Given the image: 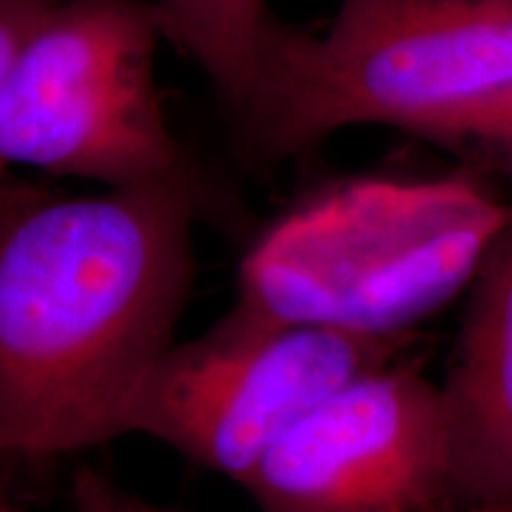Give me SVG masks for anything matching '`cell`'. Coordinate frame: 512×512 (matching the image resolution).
<instances>
[{"instance_id":"cell-1","label":"cell","mask_w":512,"mask_h":512,"mask_svg":"<svg viewBox=\"0 0 512 512\" xmlns=\"http://www.w3.org/2000/svg\"><path fill=\"white\" fill-rule=\"evenodd\" d=\"M197 185L69 195L0 188V460L114 439L121 403L171 344L195 278Z\"/></svg>"},{"instance_id":"cell-2","label":"cell","mask_w":512,"mask_h":512,"mask_svg":"<svg viewBox=\"0 0 512 512\" xmlns=\"http://www.w3.org/2000/svg\"><path fill=\"white\" fill-rule=\"evenodd\" d=\"M508 200L484 174L351 176L256 233L230 313L375 337L411 335L470 287Z\"/></svg>"},{"instance_id":"cell-3","label":"cell","mask_w":512,"mask_h":512,"mask_svg":"<svg viewBox=\"0 0 512 512\" xmlns=\"http://www.w3.org/2000/svg\"><path fill=\"white\" fill-rule=\"evenodd\" d=\"M512 83V0H342L323 34L268 24L230 114L256 159L299 157L351 126L415 136Z\"/></svg>"},{"instance_id":"cell-4","label":"cell","mask_w":512,"mask_h":512,"mask_svg":"<svg viewBox=\"0 0 512 512\" xmlns=\"http://www.w3.org/2000/svg\"><path fill=\"white\" fill-rule=\"evenodd\" d=\"M159 38L150 0H57L0 93V171L207 188L157 91Z\"/></svg>"},{"instance_id":"cell-5","label":"cell","mask_w":512,"mask_h":512,"mask_svg":"<svg viewBox=\"0 0 512 512\" xmlns=\"http://www.w3.org/2000/svg\"><path fill=\"white\" fill-rule=\"evenodd\" d=\"M408 342L411 335L264 323L228 311L140 375L121 403L114 439L150 437L242 486L313 406L396 361Z\"/></svg>"},{"instance_id":"cell-6","label":"cell","mask_w":512,"mask_h":512,"mask_svg":"<svg viewBox=\"0 0 512 512\" xmlns=\"http://www.w3.org/2000/svg\"><path fill=\"white\" fill-rule=\"evenodd\" d=\"M242 489L259 512H415L460 503L441 387L396 361L354 377L313 406Z\"/></svg>"},{"instance_id":"cell-7","label":"cell","mask_w":512,"mask_h":512,"mask_svg":"<svg viewBox=\"0 0 512 512\" xmlns=\"http://www.w3.org/2000/svg\"><path fill=\"white\" fill-rule=\"evenodd\" d=\"M439 384L460 503L512 512V197L482 256Z\"/></svg>"},{"instance_id":"cell-8","label":"cell","mask_w":512,"mask_h":512,"mask_svg":"<svg viewBox=\"0 0 512 512\" xmlns=\"http://www.w3.org/2000/svg\"><path fill=\"white\" fill-rule=\"evenodd\" d=\"M152 5L162 38L200 64L228 114L238 112L273 22L266 0H157Z\"/></svg>"},{"instance_id":"cell-9","label":"cell","mask_w":512,"mask_h":512,"mask_svg":"<svg viewBox=\"0 0 512 512\" xmlns=\"http://www.w3.org/2000/svg\"><path fill=\"white\" fill-rule=\"evenodd\" d=\"M415 138L446 147L467 169L512 181V83L437 114Z\"/></svg>"},{"instance_id":"cell-10","label":"cell","mask_w":512,"mask_h":512,"mask_svg":"<svg viewBox=\"0 0 512 512\" xmlns=\"http://www.w3.org/2000/svg\"><path fill=\"white\" fill-rule=\"evenodd\" d=\"M55 3L57 0H0V93L19 53ZM8 178L0 171V188Z\"/></svg>"},{"instance_id":"cell-11","label":"cell","mask_w":512,"mask_h":512,"mask_svg":"<svg viewBox=\"0 0 512 512\" xmlns=\"http://www.w3.org/2000/svg\"><path fill=\"white\" fill-rule=\"evenodd\" d=\"M74 512H171L128 494L126 489L91 467L76 470L72 479Z\"/></svg>"},{"instance_id":"cell-12","label":"cell","mask_w":512,"mask_h":512,"mask_svg":"<svg viewBox=\"0 0 512 512\" xmlns=\"http://www.w3.org/2000/svg\"><path fill=\"white\" fill-rule=\"evenodd\" d=\"M415 512H508V510L494 508V505H484V503H453V505H441V508L415 510Z\"/></svg>"},{"instance_id":"cell-13","label":"cell","mask_w":512,"mask_h":512,"mask_svg":"<svg viewBox=\"0 0 512 512\" xmlns=\"http://www.w3.org/2000/svg\"><path fill=\"white\" fill-rule=\"evenodd\" d=\"M0 512H12L10 501H8V494H5L3 484H0Z\"/></svg>"}]
</instances>
